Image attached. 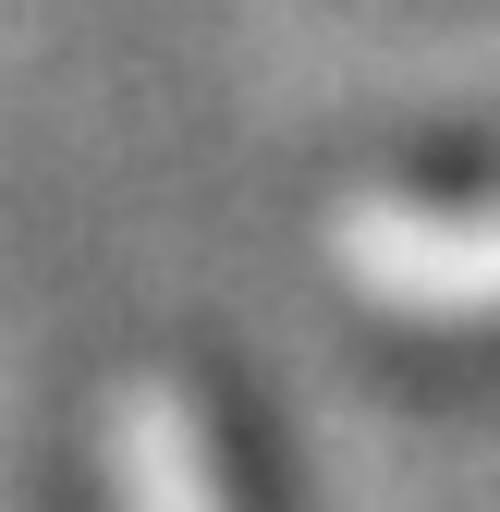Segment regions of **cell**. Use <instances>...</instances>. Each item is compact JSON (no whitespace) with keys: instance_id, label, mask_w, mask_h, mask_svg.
<instances>
[{"instance_id":"obj_1","label":"cell","mask_w":500,"mask_h":512,"mask_svg":"<svg viewBox=\"0 0 500 512\" xmlns=\"http://www.w3.org/2000/svg\"><path fill=\"white\" fill-rule=\"evenodd\" d=\"M135 512H257L196 391H135Z\"/></svg>"}]
</instances>
